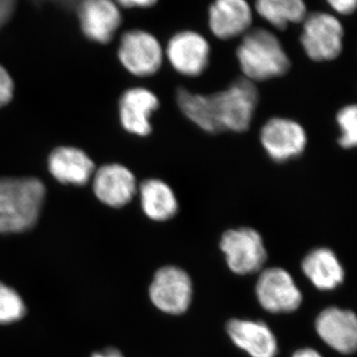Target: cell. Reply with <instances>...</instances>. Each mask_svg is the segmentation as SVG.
<instances>
[{
	"label": "cell",
	"instance_id": "cell-1",
	"mask_svg": "<svg viewBox=\"0 0 357 357\" xmlns=\"http://www.w3.org/2000/svg\"><path fill=\"white\" fill-rule=\"evenodd\" d=\"M176 98L185 117L206 132H243L252 121L258 91L255 83L241 79L213 95H199L180 89Z\"/></svg>",
	"mask_w": 357,
	"mask_h": 357
},
{
	"label": "cell",
	"instance_id": "cell-2",
	"mask_svg": "<svg viewBox=\"0 0 357 357\" xmlns=\"http://www.w3.org/2000/svg\"><path fill=\"white\" fill-rule=\"evenodd\" d=\"M46 189L36 178H0V234H21L38 222Z\"/></svg>",
	"mask_w": 357,
	"mask_h": 357
},
{
	"label": "cell",
	"instance_id": "cell-3",
	"mask_svg": "<svg viewBox=\"0 0 357 357\" xmlns=\"http://www.w3.org/2000/svg\"><path fill=\"white\" fill-rule=\"evenodd\" d=\"M236 56L244 79L252 83L284 76L290 69V59L280 40L262 28L244 34Z\"/></svg>",
	"mask_w": 357,
	"mask_h": 357
},
{
	"label": "cell",
	"instance_id": "cell-4",
	"mask_svg": "<svg viewBox=\"0 0 357 357\" xmlns=\"http://www.w3.org/2000/svg\"><path fill=\"white\" fill-rule=\"evenodd\" d=\"M301 43L307 57L316 62L332 61L342 51L344 27L332 14L314 13L307 15Z\"/></svg>",
	"mask_w": 357,
	"mask_h": 357
},
{
	"label": "cell",
	"instance_id": "cell-5",
	"mask_svg": "<svg viewBox=\"0 0 357 357\" xmlns=\"http://www.w3.org/2000/svg\"><path fill=\"white\" fill-rule=\"evenodd\" d=\"M163 49L151 33L130 30L122 35L119 59L122 66L136 77H150L163 64Z\"/></svg>",
	"mask_w": 357,
	"mask_h": 357
},
{
	"label": "cell",
	"instance_id": "cell-6",
	"mask_svg": "<svg viewBox=\"0 0 357 357\" xmlns=\"http://www.w3.org/2000/svg\"><path fill=\"white\" fill-rule=\"evenodd\" d=\"M220 248L227 257V265L236 274L253 273L266 261L262 237L255 229L248 227L225 232Z\"/></svg>",
	"mask_w": 357,
	"mask_h": 357
},
{
	"label": "cell",
	"instance_id": "cell-7",
	"mask_svg": "<svg viewBox=\"0 0 357 357\" xmlns=\"http://www.w3.org/2000/svg\"><path fill=\"white\" fill-rule=\"evenodd\" d=\"M154 306L170 314L187 311L192 300V282L184 270L174 266L161 268L149 288Z\"/></svg>",
	"mask_w": 357,
	"mask_h": 357
},
{
	"label": "cell",
	"instance_id": "cell-8",
	"mask_svg": "<svg viewBox=\"0 0 357 357\" xmlns=\"http://www.w3.org/2000/svg\"><path fill=\"white\" fill-rule=\"evenodd\" d=\"M260 141L268 156L281 163L300 156L307 139L306 131L298 122L274 117L263 126Z\"/></svg>",
	"mask_w": 357,
	"mask_h": 357
},
{
	"label": "cell",
	"instance_id": "cell-9",
	"mask_svg": "<svg viewBox=\"0 0 357 357\" xmlns=\"http://www.w3.org/2000/svg\"><path fill=\"white\" fill-rule=\"evenodd\" d=\"M166 54L171 66L178 74L198 77L210 63L211 48L199 33L182 31L170 39Z\"/></svg>",
	"mask_w": 357,
	"mask_h": 357
},
{
	"label": "cell",
	"instance_id": "cell-10",
	"mask_svg": "<svg viewBox=\"0 0 357 357\" xmlns=\"http://www.w3.org/2000/svg\"><path fill=\"white\" fill-rule=\"evenodd\" d=\"M256 294L261 306L271 312H294L302 303V294L292 277L281 268L262 272L256 285Z\"/></svg>",
	"mask_w": 357,
	"mask_h": 357
},
{
	"label": "cell",
	"instance_id": "cell-11",
	"mask_svg": "<svg viewBox=\"0 0 357 357\" xmlns=\"http://www.w3.org/2000/svg\"><path fill=\"white\" fill-rule=\"evenodd\" d=\"M79 26L86 38L109 43L121 25V13L114 0H83L77 11Z\"/></svg>",
	"mask_w": 357,
	"mask_h": 357
},
{
	"label": "cell",
	"instance_id": "cell-12",
	"mask_svg": "<svg viewBox=\"0 0 357 357\" xmlns=\"http://www.w3.org/2000/svg\"><path fill=\"white\" fill-rule=\"evenodd\" d=\"M93 190L102 204L119 208L132 201L138 188L135 176L128 168L109 164L93 174Z\"/></svg>",
	"mask_w": 357,
	"mask_h": 357
},
{
	"label": "cell",
	"instance_id": "cell-13",
	"mask_svg": "<svg viewBox=\"0 0 357 357\" xmlns=\"http://www.w3.org/2000/svg\"><path fill=\"white\" fill-rule=\"evenodd\" d=\"M154 93L144 88L129 89L119 100V117L122 128L129 133L147 136L151 133L150 119L159 107Z\"/></svg>",
	"mask_w": 357,
	"mask_h": 357
},
{
	"label": "cell",
	"instance_id": "cell-14",
	"mask_svg": "<svg viewBox=\"0 0 357 357\" xmlns=\"http://www.w3.org/2000/svg\"><path fill=\"white\" fill-rule=\"evenodd\" d=\"M252 11L246 0H215L208 10V25L217 38L230 40L248 32Z\"/></svg>",
	"mask_w": 357,
	"mask_h": 357
},
{
	"label": "cell",
	"instance_id": "cell-15",
	"mask_svg": "<svg viewBox=\"0 0 357 357\" xmlns=\"http://www.w3.org/2000/svg\"><path fill=\"white\" fill-rule=\"evenodd\" d=\"M319 337L335 351L351 354L357 344L356 317L351 311L330 307L321 312L316 321Z\"/></svg>",
	"mask_w": 357,
	"mask_h": 357
},
{
	"label": "cell",
	"instance_id": "cell-16",
	"mask_svg": "<svg viewBox=\"0 0 357 357\" xmlns=\"http://www.w3.org/2000/svg\"><path fill=\"white\" fill-rule=\"evenodd\" d=\"M49 171L58 182L66 185H84L95 174V164L83 150L63 146L49 156Z\"/></svg>",
	"mask_w": 357,
	"mask_h": 357
},
{
	"label": "cell",
	"instance_id": "cell-17",
	"mask_svg": "<svg viewBox=\"0 0 357 357\" xmlns=\"http://www.w3.org/2000/svg\"><path fill=\"white\" fill-rule=\"evenodd\" d=\"M227 328L232 342L251 356H276V338L270 328L261 321L231 319Z\"/></svg>",
	"mask_w": 357,
	"mask_h": 357
},
{
	"label": "cell",
	"instance_id": "cell-18",
	"mask_svg": "<svg viewBox=\"0 0 357 357\" xmlns=\"http://www.w3.org/2000/svg\"><path fill=\"white\" fill-rule=\"evenodd\" d=\"M138 191L142 210L150 220L165 222L175 217L178 199L167 183L159 178H149L141 183Z\"/></svg>",
	"mask_w": 357,
	"mask_h": 357
},
{
	"label": "cell",
	"instance_id": "cell-19",
	"mask_svg": "<svg viewBox=\"0 0 357 357\" xmlns=\"http://www.w3.org/2000/svg\"><path fill=\"white\" fill-rule=\"evenodd\" d=\"M302 267L307 278L319 290H333L344 281V269L330 249H314L306 256Z\"/></svg>",
	"mask_w": 357,
	"mask_h": 357
},
{
	"label": "cell",
	"instance_id": "cell-20",
	"mask_svg": "<svg viewBox=\"0 0 357 357\" xmlns=\"http://www.w3.org/2000/svg\"><path fill=\"white\" fill-rule=\"evenodd\" d=\"M255 7L262 18L279 30L303 22L307 15L304 0H256Z\"/></svg>",
	"mask_w": 357,
	"mask_h": 357
},
{
	"label": "cell",
	"instance_id": "cell-21",
	"mask_svg": "<svg viewBox=\"0 0 357 357\" xmlns=\"http://www.w3.org/2000/svg\"><path fill=\"white\" fill-rule=\"evenodd\" d=\"M27 307L15 289L0 281V325L17 323L24 318Z\"/></svg>",
	"mask_w": 357,
	"mask_h": 357
},
{
	"label": "cell",
	"instance_id": "cell-22",
	"mask_svg": "<svg viewBox=\"0 0 357 357\" xmlns=\"http://www.w3.org/2000/svg\"><path fill=\"white\" fill-rule=\"evenodd\" d=\"M337 121L340 129L338 139L340 146L351 149L357 143V109L356 105H347L338 112Z\"/></svg>",
	"mask_w": 357,
	"mask_h": 357
},
{
	"label": "cell",
	"instance_id": "cell-23",
	"mask_svg": "<svg viewBox=\"0 0 357 357\" xmlns=\"http://www.w3.org/2000/svg\"><path fill=\"white\" fill-rule=\"evenodd\" d=\"M14 84L9 73L0 66V107L9 103L13 98Z\"/></svg>",
	"mask_w": 357,
	"mask_h": 357
},
{
	"label": "cell",
	"instance_id": "cell-24",
	"mask_svg": "<svg viewBox=\"0 0 357 357\" xmlns=\"http://www.w3.org/2000/svg\"><path fill=\"white\" fill-rule=\"evenodd\" d=\"M326 2L340 15H351L357 6V0H326Z\"/></svg>",
	"mask_w": 357,
	"mask_h": 357
},
{
	"label": "cell",
	"instance_id": "cell-25",
	"mask_svg": "<svg viewBox=\"0 0 357 357\" xmlns=\"http://www.w3.org/2000/svg\"><path fill=\"white\" fill-rule=\"evenodd\" d=\"M15 3L16 0H0V28L6 24L13 15Z\"/></svg>",
	"mask_w": 357,
	"mask_h": 357
},
{
	"label": "cell",
	"instance_id": "cell-26",
	"mask_svg": "<svg viewBox=\"0 0 357 357\" xmlns=\"http://www.w3.org/2000/svg\"><path fill=\"white\" fill-rule=\"evenodd\" d=\"M116 1L126 8H148L153 6L158 0H116Z\"/></svg>",
	"mask_w": 357,
	"mask_h": 357
},
{
	"label": "cell",
	"instance_id": "cell-27",
	"mask_svg": "<svg viewBox=\"0 0 357 357\" xmlns=\"http://www.w3.org/2000/svg\"><path fill=\"white\" fill-rule=\"evenodd\" d=\"M91 357H124L119 349L107 347L102 351H96Z\"/></svg>",
	"mask_w": 357,
	"mask_h": 357
},
{
	"label": "cell",
	"instance_id": "cell-28",
	"mask_svg": "<svg viewBox=\"0 0 357 357\" xmlns=\"http://www.w3.org/2000/svg\"><path fill=\"white\" fill-rule=\"evenodd\" d=\"M292 357H323L312 349H303L296 351Z\"/></svg>",
	"mask_w": 357,
	"mask_h": 357
}]
</instances>
